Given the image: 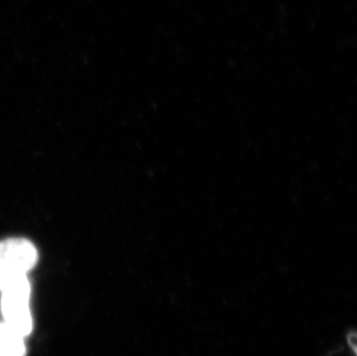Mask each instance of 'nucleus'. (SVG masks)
<instances>
[{
  "label": "nucleus",
  "instance_id": "f257e3e1",
  "mask_svg": "<svg viewBox=\"0 0 357 356\" xmlns=\"http://www.w3.org/2000/svg\"><path fill=\"white\" fill-rule=\"evenodd\" d=\"M38 262V248L24 237L0 241V290L26 278Z\"/></svg>",
  "mask_w": 357,
  "mask_h": 356
},
{
  "label": "nucleus",
  "instance_id": "7ed1b4c3",
  "mask_svg": "<svg viewBox=\"0 0 357 356\" xmlns=\"http://www.w3.org/2000/svg\"><path fill=\"white\" fill-rule=\"evenodd\" d=\"M26 336L0 320V356H26Z\"/></svg>",
  "mask_w": 357,
  "mask_h": 356
},
{
  "label": "nucleus",
  "instance_id": "f03ea898",
  "mask_svg": "<svg viewBox=\"0 0 357 356\" xmlns=\"http://www.w3.org/2000/svg\"><path fill=\"white\" fill-rule=\"evenodd\" d=\"M31 297V285L28 276L0 290L1 320L26 338L31 336L34 329Z\"/></svg>",
  "mask_w": 357,
  "mask_h": 356
}]
</instances>
